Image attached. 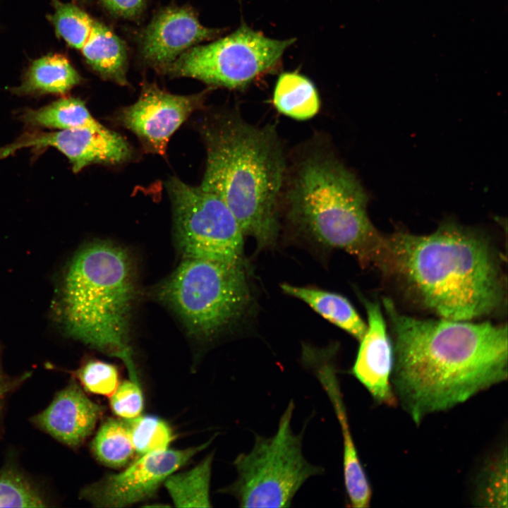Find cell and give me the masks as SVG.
<instances>
[{"instance_id": "obj_17", "label": "cell", "mask_w": 508, "mask_h": 508, "mask_svg": "<svg viewBox=\"0 0 508 508\" xmlns=\"http://www.w3.org/2000/svg\"><path fill=\"white\" fill-rule=\"evenodd\" d=\"M103 408L90 400L75 382L59 392L34 422L59 441L80 445L92 432Z\"/></svg>"}, {"instance_id": "obj_12", "label": "cell", "mask_w": 508, "mask_h": 508, "mask_svg": "<svg viewBox=\"0 0 508 508\" xmlns=\"http://www.w3.org/2000/svg\"><path fill=\"white\" fill-rule=\"evenodd\" d=\"M51 147L68 158L75 173L93 164H122L133 155L128 141L106 127L102 129L78 128L50 132H26L13 143L0 147V159L6 158L24 148Z\"/></svg>"}, {"instance_id": "obj_5", "label": "cell", "mask_w": 508, "mask_h": 508, "mask_svg": "<svg viewBox=\"0 0 508 508\" xmlns=\"http://www.w3.org/2000/svg\"><path fill=\"white\" fill-rule=\"evenodd\" d=\"M135 290L126 250L111 243L95 242L82 248L69 264L59 310L69 335L121 358L131 380L139 382L128 339Z\"/></svg>"}, {"instance_id": "obj_1", "label": "cell", "mask_w": 508, "mask_h": 508, "mask_svg": "<svg viewBox=\"0 0 508 508\" xmlns=\"http://www.w3.org/2000/svg\"><path fill=\"white\" fill-rule=\"evenodd\" d=\"M384 306L394 337L392 386L415 423L507 380L506 325L419 319L389 298Z\"/></svg>"}, {"instance_id": "obj_28", "label": "cell", "mask_w": 508, "mask_h": 508, "mask_svg": "<svg viewBox=\"0 0 508 508\" xmlns=\"http://www.w3.org/2000/svg\"><path fill=\"white\" fill-rule=\"evenodd\" d=\"M143 402L139 382L131 380L119 384L110 399L113 412L125 419L140 416L143 409Z\"/></svg>"}, {"instance_id": "obj_4", "label": "cell", "mask_w": 508, "mask_h": 508, "mask_svg": "<svg viewBox=\"0 0 508 508\" xmlns=\"http://www.w3.org/2000/svg\"><path fill=\"white\" fill-rule=\"evenodd\" d=\"M291 175L282 198L291 221L317 241L352 255L361 265L389 273L387 238L368 218V198L355 174L332 155L315 152Z\"/></svg>"}, {"instance_id": "obj_30", "label": "cell", "mask_w": 508, "mask_h": 508, "mask_svg": "<svg viewBox=\"0 0 508 508\" xmlns=\"http://www.w3.org/2000/svg\"><path fill=\"white\" fill-rule=\"evenodd\" d=\"M6 387H3L1 385V375H0V392L6 391Z\"/></svg>"}, {"instance_id": "obj_14", "label": "cell", "mask_w": 508, "mask_h": 508, "mask_svg": "<svg viewBox=\"0 0 508 508\" xmlns=\"http://www.w3.org/2000/svg\"><path fill=\"white\" fill-rule=\"evenodd\" d=\"M362 301L368 315V324L350 373L376 401L394 406L397 400L391 382L393 346L380 306L365 298Z\"/></svg>"}, {"instance_id": "obj_24", "label": "cell", "mask_w": 508, "mask_h": 508, "mask_svg": "<svg viewBox=\"0 0 508 508\" xmlns=\"http://www.w3.org/2000/svg\"><path fill=\"white\" fill-rule=\"evenodd\" d=\"M91 449L99 461L114 468L127 464L135 452L125 421L114 418L100 426Z\"/></svg>"}, {"instance_id": "obj_13", "label": "cell", "mask_w": 508, "mask_h": 508, "mask_svg": "<svg viewBox=\"0 0 508 508\" xmlns=\"http://www.w3.org/2000/svg\"><path fill=\"white\" fill-rule=\"evenodd\" d=\"M217 35V30L203 26L190 8H167L159 11L143 32L141 56L147 64L165 70L193 45Z\"/></svg>"}, {"instance_id": "obj_15", "label": "cell", "mask_w": 508, "mask_h": 508, "mask_svg": "<svg viewBox=\"0 0 508 508\" xmlns=\"http://www.w3.org/2000/svg\"><path fill=\"white\" fill-rule=\"evenodd\" d=\"M303 358L328 394L340 423L344 442V480L349 504L365 506L370 501L371 489L350 433L332 356H329L327 351L308 348L303 351Z\"/></svg>"}, {"instance_id": "obj_31", "label": "cell", "mask_w": 508, "mask_h": 508, "mask_svg": "<svg viewBox=\"0 0 508 508\" xmlns=\"http://www.w3.org/2000/svg\"><path fill=\"white\" fill-rule=\"evenodd\" d=\"M5 392H6V391L0 392V397H1Z\"/></svg>"}, {"instance_id": "obj_2", "label": "cell", "mask_w": 508, "mask_h": 508, "mask_svg": "<svg viewBox=\"0 0 508 508\" xmlns=\"http://www.w3.org/2000/svg\"><path fill=\"white\" fill-rule=\"evenodd\" d=\"M387 242L390 273L441 318L472 320L502 305L499 265L478 233L450 222L429 235L396 233Z\"/></svg>"}, {"instance_id": "obj_26", "label": "cell", "mask_w": 508, "mask_h": 508, "mask_svg": "<svg viewBox=\"0 0 508 508\" xmlns=\"http://www.w3.org/2000/svg\"><path fill=\"white\" fill-rule=\"evenodd\" d=\"M45 501L21 475L11 470L0 473V507H44Z\"/></svg>"}, {"instance_id": "obj_20", "label": "cell", "mask_w": 508, "mask_h": 508, "mask_svg": "<svg viewBox=\"0 0 508 508\" xmlns=\"http://www.w3.org/2000/svg\"><path fill=\"white\" fill-rule=\"evenodd\" d=\"M273 103L279 112L291 119L313 118L320 108V99L313 83L296 72H284L278 78Z\"/></svg>"}, {"instance_id": "obj_9", "label": "cell", "mask_w": 508, "mask_h": 508, "mask_svg": "<svg viewBox=\"0 0 508 508\" xmlns=\"http://www.w3.org/2000/svg\"><path fill=\"white\" fill-rule=\"evenodd\" d=\"M166 187L176 240L184 258L243 261V234L220 198L175 176L167 181Z\"/></svg>"}, {"instance_id": "obj_21", "label": "cell", "mask_w": 508, "mask_h": 508, "mask_svg": "<svg viewBox=\"0 0 508 508\" xmlns=\"http://www.w3.org/2000/svg\"><path fill=\"white\" fill-rule=\"evenodd\" d=\"M23 120L32 126L56 130L104 128L91 115L84 101L77 97L61 98L40 109L27 110Z\"/></svg>"}, {"instance_id": "obj_19", "label": "cell", "mask_w": 508, "mask_h": 508, "mask_svg": "<svg viewBox=\"0 0 508 508\" xmlns=\"http://www.w3.org/2000/svg\"><path fill=\"white\" fill-rule=\"evenodd\" d=\"M282 290L300 299L337 327L360 341L367 328L351 302L344 296L313 287L298 286L284 283Z\"/></svg>"}, {"instance_id": "obj_16", "label": "cell", "mask_w": 508, "mask_h": 508, "mask_svg": "<svg viewBox=\"0 0 508 508\" xmlns=\"http://www.w3.org/2000/svg\"><path fill=\"white\" fill-rule=\"evenodd\" d=\"M71 30L65 42L79 51L95 71L119 85L128 84L127 51L123 40L84 10Z\"/></svg>"}, {"instance_id": "obj_18", "label": "cell", "mask_w": 508, "mask_h": 508, "mask_svg": "<svg viewBox=\"0 0 508 508\" xmlns=\"http://www.w3.org/2000/svg\"><path fill=\"white\" fill-rule=\"evenodd\" d=\"M82 81L67 57L59 53L35 59L26 71L22 83L13 91L20 95H64Z\"/></svg>"}, {"instance_id": "obj_29", "label": "cell", "mask_w": 508, "mask_h": 508, "mask_svg": "<svg viewBox=\"0 0 508 508\" xmlns=\"http://www.w3.org/2000/svg\"><path fill=\"white\" fill-rule=\"evenodd\" d=\"M110 12L123 18H135L143 10L146 0H99Z\"/></svg>"}, {"instance_id": "obj_22", "label": "cell", "mask_w": 508, "mask_h": 508, "mask_svg": "<svg viewBox=\"0 0 508 508\" xmlns=\"http://www.w3.org/2000/svg\"><path fill=\"white\" fill-rule=\"evenodd\" d=\"M213 453L208 454L192 469L171 474L164 485L178 507H209L210 483Z\"/></svg>"}, {"instance_id": "obj_8", "label": "cell", "mask_w": 508, "mask_h": 508, "mask_svg": "<svg viewBox=\"0 0 508 508\" xmlns=\"http://www.w3.org/2000/svg\"><path fill=\"white\" fill-rule=\"evenodd\" d=\"M294 42L272 39L241 25L223 38L187 49L165 71L210 85L243 88L274 67Z\"/></svg>"}, {"instance_id": "obj_7", "label": "cell", "mask_w": 508, "mask_h": 508, "mask_svg": "<svg viewBox=\"0 0 508 508\" xmlns=\"http://www.w3.org/2000/svg\"><path fill=\"white\" fill-rule=\"evenodd\" d=\"M294 409L291 401L275 434L269 437L255 434L252 449L234 459L237 478L221 492L235 497L240 507H289L305 482L323 472L303 454V430L295 434L291 428Z\"/></svg>"}, {"instance_id": "obj_11", "label": "cell", "mask_w": 508, "mask_h": 508, "mask_svg": "<svg viewBox=\"0 0 508 508\" xmlns=\"http://www.w3.org/2000/svg\"><path fill=\"white\" fill-rule=\"evenodd\" d=\"M205 97L204 92L174 95L146 84L138 100L120 109L116 120L138 137L147 152L164 156L171 136L193 112L202 108Z\"/></svg>"}, {"instance_id": "obj_10", "label": "cell", "mask_w": 508, "mask_h": 508, "mask_svg": "<svg viewBox=\"0 0 508 508\" xmlns=\"http://www.w3.org/2000/svg\"><path fill=\"white\" fill-rule=\"evenodd\" d=\"M210 441L184 449L157 451L142 455L126 470L105 476L80 492L95 507H123L151 497L166 479L205 449Z\"/></svg>"}, {"instance_id": "obj_25", "label": "cell", "mask_w": 508, "mask_h": 508, "mask_svg": "<svg viewBox=\"0 0 508 508\" xmlns=\"http://www.w3.org/2000/svg\"><path fill=\"white\" fill-rule=\"evenodd\" d=\"M134 451L138 455L168 449L174 439L169 424L154 416L126 419Z\"/></svg>"}, {"instance_id": "obj_27", "label": "cell", "mask_w": 508, "mask_h": 508, "mask_svg": "<svg viewBox=\"0 0 508 508\" xmlns=\"http://www.w3.org/2000/svg\"><path fill=\"white\" fill-rule=\"evenodd\" d=\"M77 373L84 388L94 394L111 397L119 385L118 370L109 363L91 360Z\"/></svg>"}, {"instance_id": "obj_6", "label": "cell", "mask_w": 508, "mask_h": 508, "mask_svg": "<svg viewBox=\"0 0 508 508\" xmlns=\"http://www.w3.org/2000/svg\"><path fill=\"white\" fill-rule=\"evenodd\" d=\"M190 332L210 339L243 319L251 294L243 261L184 258L157 289Z\"/></svg>"}, {"instance_id": "obj_3", "label": "cell", "mask_w": 508, "mask_h": 508, "mask_svg": "<svg viewBox=\"0 0 508 508\" xmlns=\"http://www.w3.org/2000/svg\"><path fill=\"white\" fill-rule=\"evenodd\" d=\"M207 152L200 187L220 198L243 234L258 248L279 232V212L287 169L271 126L250 124L236 113L214 114L199 126Z\"/></svg>"}, {"instance_id": "obj_23", "label": "cell", "mask_w": 508, "mask_h": 508, "mask_svg": "<svg viewBox=\"0 0 508 508\" xmlns=\"http://www.w3.org/2000/svg\"><path fill=\"white\" fill-rule=\"evenodd\" d=\"M507 447L483 463L475 482L473 502L486 508L507 507Z\"/></svg>"}]
</instances>
